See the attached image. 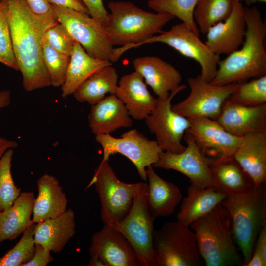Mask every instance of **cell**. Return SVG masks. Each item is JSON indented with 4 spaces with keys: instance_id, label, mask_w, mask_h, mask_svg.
Returning a JSON list of instances; mask_svg holds the SVG:
<instances>
[{
    "instance_id": "1",
    "label": "cell",
    "mask_w": 266,
    "mask_h": 266,
    "mask_svg": "<svg viewBox=\"0 0 266 266\" xmlns=\"http://www.w3.org/2000/svg\"><path fill=\"white\" fill-rule=\"evenodd\" d=\"M6 1L13 48L24 89L31 92L51 86L41 40L46 30L58 23L56 17L34 14L24 0Z\"/></svg>"
},
{
    "instance_id": "2",
    "label": "cell",
    "mask_w": 266,
    "mask_h": 266,
    "mask_svg": "<svg viewBox=\"0 0 266 266\" xmlns=\"http://www.w3.org/2000/svg\"><path fill=\"white\" fill-rule=\"evenodd\" d=\"M246 32L240 48L220 60L215 77L217 85L239 83L266 75V23L256 7H244Z\"/></svg>"
},
{
    "instance_id": "3",
    "label": "cell",
    "mask_w": 266,
    "mask_h": 266,
    "mask_svg": "<svg viewBox=\"0 0 266 266\" xmlns=\"http://www.w3.org/2000/svg\"><path fill=\"white\" fill-rule=\"evenodd\" d=\"M105 28L114 48V62L126 51L143 43L162 31L175 17L169 14L145 11L131 1H111Z\"/></svg>"
},
{
    "instance_id": "4",
    "label": "cell",
    "mask_w": 266,
    "mask_h": 266,
    "mask_svg": "<svg viewBox=\"0 0 266 266\" xmlns=\"http://www.w3.org/2000/svg\"><path fill=\"white\" fill-rule=\"evenodd\" d=\"M220 204L229 214L233 236L242 252L245 266L260 231L266 225V184L228 195Z\"/></svg>"
},
{
    "instance_id": "5",
    "label": "cell",
    "mask_w": 266,
    "mask_h": 266,
    "mask_svg": "<svg viewBox=\"0 0 266 266\" xmlns=\"http://www.w3.org/2000/svg\"><path fill=\"white\" fill-rule=\"evenodd\" d=\"M207 266H243L233 242L229 214L221 204L189 226Z\"/></svg>"
},
{
    "instance_id": "6",
    "label": "cell",
    "mask_w": 266,
    "mask_h": 266,
    "mask_svg": "<svg viewBox=\"0 0 266 266\" xmlns=\"http://www.w3.org/2000/svg\"><path fill=\"white\" fill-rule=\"evenodd\" d=\"M153 249L156 266H198L201 264L196 235L178 221L165 223L154 230Z\"/></svg>"
},
{
    "instance_id": "7",
    "label": "cell",
    "mask_w": 266,
    "mask_h": 266,
    "mask_svg": "<svg viewBox=\"0 0 266 266\" xmlns=\"http://www.w3.org/2000/svg\"><path fill=\"white\" fill-rule=\"evenodd\" d=\"M137 183L120 180L109 163L102 160L88 184L94 185L101 203L100 216L104 224L115 227L129 212Z\"/></svg>"
},
{
    "instance_id": "8",
    "label": "cell",
    "mask_w": 266,
    "mask_h": 266,
    "mask_svg": "<svg viewBox=\"0 0 266 266\" xmlns=\"http://www.w3.org/2000/svg\"><path fill=\"white\" fill-rule=\"evenodd\" d=\"M147 183L137 182L129 212L114 228L133 247L140 266H156L153 249L154 220L147 208Z\"/></svg>"
},
{
    "instance_id": "9",
    "label": "cell",
    "mask_w": 266,
    "mask_h": 266,
    "mask_svg": "<svg viewBox=\"0 0 266 266\" xmlns=\"http://www.w3.org/2000/svg\"><path fill=\"white\" fill-rule=\"evenodd\" d=\"M59 23L92 57L114 62L113 49L104 25L89 14L52 5Z\"/></svg>"
},
{
    "instance_id": "10",
    "label": "cell",
    "mask_w": 266,
    "mask_h": 266,
    "mask_svg": "<svg viewBox=\"0 0 266 266\" xmlns=\"http://www.w3.org/2000/svg\"><path fill=\"white\" fill-rule=\"evenodd\" d=\"M95 139L102 147V160H109L110 156L121 154L133 164L145 181L147 180V167L158 161L163 151L156 141L148 139L136 129L124 133L120 138L104 134L95 135Z\"/></svg>"
},
{
    "instance_id": "11",
    "label": "cell",
    "mask_w": 266,
    "mask_h": 266,
    "mask_svg": "<svg viewBox=\"0 0 266 266\" xmlns=\"http://www.w3.org/2000/svg\"><path fill=\"white\" fill-rule=\"evenodd\" d=\"M187 83L190 94L184 100L172 105V110L187 118L205 117L215 120L237 85H214L200 75L189 78Z\"/></svg>"
},
{
    "instance_id": "12",
    "label": "cell",
    "mask_w": 266,
    "mask_h": 266,
    "mask_svg": "<svg viewBox=\"0 0 266 266\" xmlns=\"http://www.w3.org/2000/svg\"><path fill=\"white\" fill-rule=\"evenodd\" d=\"M154 43L165 44L198 62L201 67L200 75L205 81L210 82L215 77L220 56L212 52L184 23L176 24L167 31H162L144 41L142 45Z\"/></svg>"
},
{
    "instance_id": "13",
    "label": "cell",
    "mask_w": 266,
    "mask_h": 266,
    "mask_svg": "<svg viewBox=\"0 0 266 266\" xmlns=\"http://www.w3.org/2000/svg\"><path fill=\"white\" fill-rule=\"evenodd\" d=\"M186 88L185 85L181 84L167 98H157L155 108L145 119L147 127L154 134L156 141L163 151L179 153L185 148L181 141L190 127V122L188 118L172 110L171 101L175 95Z\"/></svg>"
},
{
    "instance_id": "14",
    "label": "cell",
    "mask_w": 266,
    "mask_h": 266,
    "mask_svg": "<svg viewBox=\"0 0 266 266\" xmlns=\"http://www.w3.org/2000/svg\"><path fill=\"white\" fill-rule=\"evenodd\" d=\"M183 137L187 146L183 151L174 153L163 151L152 166L180 172L190 179L192 184L201 188L215 187L209 159L187 131Z\"/></svg>"
},
{
    "instance_id": "15",
    "label": "cell",
    "mask_w": 266,
    "mask_h": 266,
    "mask_svg": "<svg viewBox=\"0 0 266 266\" xmlns=\"http://www.w3.org/2000/svg\"><path fill=\"white\" fill-rule=\"evenodd\" d=\"M187 131L209 160L233 157L242 137L228 132L215 120L205 117L188 118Z\"/></svg>"
},
{
    "instance_id": "16",
    "label": "cell",
    "mask_w": 266,
    "mask_h": 266,
    "mask_svg": "<svg viewBox=\"0 0 266 266\" xmlns=\"http://www.w3.org/2000/svg\"><path fill=\"white\" fill-rule=\"evenodd\" d=\"M89 253L106 266H140L130 243L119 231L106 224L92 236Z\"/></svg>"
},
{
    "instance_id": "17",
    "label": "cell",
    "mask_w": 266,
    "mask_h": 266,
    "mask_svg": "<svg viewBox=\"0 0 266 266\" xmlns=\"http://www.w3.org/2000/svg\"><path fill=\"white\" fill-rule=\"evenodd\" d=\"M246 32L244 7L235 0L230 16L209 29L205 43L214 54L229 55L242 45Z\"/></svg>"
},
{
    "instance_id": "18",
    "label": "cell",
    "mask_w": 266,
    "mask_h": 266,
    "mask_svg": "<svg viewBox=\"0 0 266 266\" xmlns=\"http://www.w3.org/2000/svg\"><path fill=\"white\" fill-rule=\"evenodd\" d=\"M134 71L143 78L157 98L164 99L181 84L182 77L171 64L157 56L138 57L133 61Z\"/></svg>"
},
{
    "instance_id": "19",
    "label": "cell",
    "mask_w": 266,
    "mask_h": 266,
    "mask_svg": "<svg viewBox=\"0 0 266 266\" xmlns=\"http://www.w3.org/2000/svg\"><path fill=\"white\" fill-rule=\"evenodd\" d=\"M216 120L229 133L242 137L266 129V103L247 106L227 100Z\"/></svg>"
},
{
    "instance_id": "20",
    "label": "cell",
    "mask_w": 266,
    "mask_h": 266,
    "mask_svg": "<svg viewBox=\"0 0 266 266\" xmlns=\"http://www.w3.org/2000/svg\"><path fill=\"white\" fill-rule=\"evenodd\" d=\"M115 95L124 104L132 118L145 120L155 108L157 98L148 90L143 77L134 71L118 80Z\"/></svg>"
},
{
    "instance_id": "21",
    "label": "cell",
    "mask_w": 266,
    "mask_h": 266,
    "mask_svg": "<svg viewBox=\"0 0 266 266\" xmlns=\"http://www.w3.org/2000/svg\"><path fill=\"white\" fill-rule=\"evenodd\" d=\"M88 120L95 135L110 134L121 128L131 127L133 124L124 104L115 94L105 97L92 105Z\"/></svg>"
},
{
    "instance_id": "22",
    "label": "cell",
    "mask_w": 266,
    "mask_h": 266,
    "mask_svg": "<svg viewBox=\"0 0 266 266\" xmlns=\"http://www.w3.org/2000/svg\"><path fill=\"white\" fill-rule=\"evenodd\" d=\"M233 157L255 186L266 184V129L243 136Z\"/></svg>"
},
{
    "instance_id": "23",
    "label": "cell",
    "mask_w": 266,
    "mask_h": 266,
    "mask_svg": "<svg viewBox=\"0 0 266 266\" xmlns=\"http://www.w3.org/2000/svg\"><path fill=\"white\" fill-rule=\"evenodd\" d=\"M148 183L147 205L151 217H166L174 212L181 201L182 195L174 184L161 178L150 166L146 168Z\"/></svg>"
},
{
    "instance_id": "24",
    "label": "cell",
    "mask_w": 266,
    "mask_h": 266,
    "mask_svg": "<svg viewBox=\"0 0 266 266\" xmlns=\"http://www.w3.org/2000/svg\"><path fill=\"white\" fill-rule=\"evenodd\" d=\"M38 195L35 198L33 221L38 223L57 217L67 210L68 200L59 181L45 173L37 181Z\"/></svg>"
},
{
    "instance_id": "25",
    "label": "cell",
    "mask_w": 266,
    "mask_h": 266,
    "mask_svg": "<svg viewBox=\"0 0 266 266\" xmlns=\"http://www.w3.org/2000/svg\"><path fill=\"white\" fill-rule=\"evenodd\" d=\"M76 223L73 210L68 209L60 216L35 223L34 239L55 253L61 252L73 237Z\"/></svg>"
},
{
    "instance_id": "26",
    "label": "cell",
    "mask_w": 266,
    "mask_h": 266,
    "mask_svg": "<svg viewBox=\"0 0 266 266\" xmlns=\"http://www.w3.org/2000/svg\"><path fill=\"white\" fill-rule=\"evenodd\" d=\"M209 160L215 187L227 196L247 192L255 186L233 157Z\"/></svg>"
},
{
    "instance_id": "27",
    "label": "cell",
    "mask_w": 266,
    "mask_h": 266,
    "mask_svg": "<svg viewBox=\"0 0 266 266\" xmlns=\"http://www.w3.org/2000/svg\"><path fill=\"white\" fill-rule=\"evenodd\" d=\"M34 200L33 192H23L10 207L0 211V243L16 239L34 223L31 216Z\"/></svg>"
},
{
    "instance_id": "28",
    "label": "cell",
    "mask_w": 266,
    "mask_h": 266,
    "mask_svg": "<svg viewBox=\"0 0 266 266\" xmlns=\"http://www.w3.org/2000/svg\"><path fill=\"white\" fill-rule=\"evenodd\" d=\"M227 196L215 187L201 188L191 184L187 189V196L182 200L177 220L190 226L212 210Z\"/></svg>"
},
{
    "instance_id": "29",
    "label": "cell",
    "mask_w": 266,
    "mask_h": 266,
    "mask_svg": "<svg viewBox=\"0 0 266 266\" xmlns=\"http://www.w3.org/2000/svg\"><path fill=\"white\" fill-rule=\"evenodd\" d=\"M112 65L110 61L91 57L79 43L75 42L70 55L65 80L61 87V96L66 98L87 79L103 67Z\"/></svg>"
},
{
    "instance_id": "30",
    "label": "cell",
    "mask_w": 266,
    "mask_h": 266,
    "mask_svg": "<svg viewBox=\"0 0 266 266\" xmlns=\"http://www.w3.org/2000/svg\"><path fill=\"white\" fill-rule=\"evenodd\" d=\"M118 83L116 69L106 66L84 81L72 94L79 102L93 105L102 100L107 94H115Z\"/></svg>"
},
{
    "instance_id": "31",
    "label": "cell",
    "mask_w": 266,
    "mask_h": 266,
    "mask_svg": "<svg viewBox=\"0 0 266 266\" xmlns=\"http://www.w3.org/2000/svg\"><path fill=\"white\" fill-rule=\"evenodd\" d=\"M236 0H199L193 13L200 32L206 34L215 24L225 20L231 14Z\"/></svg>"
},
{
    "instance_id": "32",
    "label": "cell",
    "mask_w": 266,
    "mask_h": 266,
    "mask_svg": "<svg viewBox=\"0 0 266 266\" xmlns=\"http://www.w3.org/2000/svg\"><path fill=\"white\" fill-rule=\"evenodd\" d=\"M199 0H149L148 6L156 12L170 14L180 19L196 34L200 31L193 17Z\"/></svg>"
},
{
    "instance_id": "33",
    "label": "cell",
    "mask_w": 266,
    "mask_h": 266,
    "mask_svg": "<svg viewBox=\"0 0 266 266\" xmlns=\"http://www.w3.org/2000/svg\"><path fill=\"white\" fill-rule=\"evenodd\" d=\"M228 100L247 106L266 103V75L237 83Z\"/></svg>"
},
{
    "instance_id": "34",
    "label": "cell",
    "mask_w": 266,
    "mask_h": 266,
    "mask_svg": "<svg viewBox=\"0 0 266 266\" xmlns=\"http://www.w3.org/2000/svg\"><path fill=\"white\" fill-rule=\"evenodd\" d=\"M35 224H32L22 233L18 242L0 258V266H23L32 259L35 251Z\"/></svg>"
},
{
    "instance_id": "35",
    "label": "cell",
    "mask_w": 266,
    "mask_h": 266,
    "mask_svg": "<svg viewBox=\"0 0 266 266\" xmlns=\"http://www.w3.org/2000/svg\"><path fill=\"white\" fill-rule=\"evenodd\" d=\"M13 149H9L0 160V211L10 207L20 195L11 174Z\"/></svg>"
},
{
    "instance_id": "36",
    "label": "cell",
    "mask_w": 266,
    "mask_h": 266,
    "mask_svg": "<svg viewBox=\"0 0 266 266\" xmlns=\"http://www.w3.org/2000/svg\"><path fill=\"white\" fill-rule=\"evenodd\" d=\"M41 46L43 62L50 77L51 85L55 87L61 86L65 80L70 56L51 48L44 35Z\"/></svg>"
},
{
    "instance_id": "37",
    "label": "cell",
    "mask_w": 266,
    "mask_h": 266,
    "mask_svg": "<svg viewBox=\"0 0 266 266\" xmlns=\"http://www.w3.org/2000/svg\"><path fill=\"white\" fill-rule=\"evenodd\" d=\"M0 62L19 70L12 46L6 0H0Z\"/></svg>"
},
{
    "instance_id": "38",
    "label": "cell",
    "mask_w": 266,
    "mask_h": 266,
    "mask_svg": "<svg viewBox=\"0 0 266 266\" xmlns=\"http://www.w3.org/2000/svg\"><path fill=\"white\" fill-rule=\"evenodd\" d=\"M44 37L51 48L60 53L70 55L75 41L62 24L58 22L49 28Z\"/></svg>"
},
{
    "instance_id": "39",
    "label": "cell",
    "mask_w": 266,
    "mask_h": 266,
    "mask_svg": "<svg viewBox=\"0 0 266 266\" xmlns=\"http://www.w3.org/2000/svg\"><path fill=\"white\" fill-rule=\"evenodd\" d=\"M266 266V225L260 231L257 238L253 252L245 266Z\"/></svg>"
},
{
    "instance_id": "40",
    "label": "cell",
    "mask_w": 266,
    "mask_h": 266,
    "mask_svg": "<svg viewBox=\"0 0 266 266\" xmlns=\"http://www.w3.org/2000/svg\"><path fill=\"white\" fill-rule=\"evenodd\" d=\"M88 11L90 16L104 26L106 24L109 12L106 9L103 0H80Z\"/></svg>"
},
{
    "instance_id": "41",
    "label": "cell",
    "mask_w": 266,
    "mask_h": 266,
    "mask_svg": "<svg viewBox=\"0 0 266 266\" xmlns=\"http://www.w3.org/2000/svg\"><path fill=\"white\" fill-rule=\"evenodd\" d=\"M53 260L50 250L41 244H35V251L33 256L23 266H46Z\"/></svg>"
},
{
    "instance_id": "42",
    "label": "cell",
    "mask_w": 266,
    "mask_h": 266,
    "mask_svg": "<svg viewBox=\"0 0 266 266\" xmlns=\"http://www.w3.org/2000/svg\"><path fill=\"white\" fill-rule=\"evenodd\" d=\"M31 10L40 16H56L52 5L48 0H24Z\"/></svg>"
},
{
    "instance_id": "43",
    "label": "cell",
    "mask_w": 266,
    "mask_h": 266,
    "mask_svg": "<svg viewBox=\"0 0 266 266\" xmlns=\"http://www.w3.org/2000/svg\"><path fill=\"white\" fill-rule=\"evenodd\" d=\"M52 4L58 7L70 8L88 13V11L80 0H48Z\"/></svg>"
},
{
    "instance_id": "44",
    "label": "cell",
    "mask_w": 266,
    "mask_h": 266,
    "mask_svg": "<svg viewBox=\"0 0 266 266\" xmlns=\"http://www.w3.org/2000/svg\"><path fill=\"white\" fill-rule=\"evenodd\" d=\"M18 145L16 141L0 136V160L7 150L16 148Z\"/></svg>"
},
{
    "instance_id": "45",
    "label": "cell",
    "mask_w": 266,
    "mask_h": 266,
    "mask_svg": "<svg viewBox=\"0 0 266 266\" xmlns=\"http://www.w3.org/2000/svg\"><path fill=\"white\" fill-rule=\"evenodd\" d=\"M11 102V92L8 90L0 91V109L8 106Z\"/></svg>"
},
{
    "instance_id": "46",
    "label": "cell",
    "mask_w": 266,
    "mask_h": 266,
    "mask_svg": "<svg viewBox=\"0 0 266 266\" xmlns=\"http://www.w3.org/2000/svg\"><path fill=\"white\" fill-rule=\"evenodd\" d=\"M87 265L88 266H106L104 262L101 260L93 257H91Z\"/></svg>"
},
{
    "instance_id": "47",
    "label": "cell",
    "mask_w": 266,
    "mask_h": 266,
    "mask_svg": "<svg viewBox=\"0 0 266 266\" xmlns=\"http://www.w3.org/2000/svg\"><path fill=\"white\" fill-rule=\"evenodd\" d=\"M243 1L245 2L247 7H248L258 2L265 3L266 0H243Z\"/></svg>"
},
{
    "instance_id": "48",
    "label": "cell",
    "mask_w": 266,
    "mask_h": 266,
    "mask_svg": "<svg viewBox=\"0 0 266 266\" xmlns=\"http://www.w3.org/2000/svg\"><path fill=\"white\" fill-rule=\"evenodd\" d=\"M237 1L242 2L243 1V0H236Z\"/></svg>"
}]
</instances>
